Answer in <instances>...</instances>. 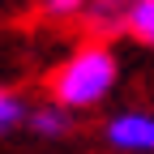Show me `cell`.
<instances>
[{"label":"cell","mask_w":154,"mask_h":154,"mask_svg":"<svg viewBox=\"0 0 154 154\" xmlns=\"http://www.w3.org/2000/svg\"><path fill=\"white\" fill-rule=\"evenodd\" d=\"M124 34L154 51V0H133L124 13Z\"/></svg>","instance_id":"cell-5"},{"label":"cell","mask_w":154,"mask_h":154,"mask_svg":"<svg viewBox=\"0 0 154 154\" xmlns=\"http://www.w3.org/2000/svg\"><path fill=\"white\" fill-rule=\"evenodd\" d=\"M124 13H128V5H107V0H99V5H86L82 26L90 30V38L111 43V34H124Z\"/></svg>","instance_id":"cell-3"},{"label":"cell","mask_w":154,"mask_h":154,"mask_svg":"<svg viewBox=\"0 0 154 154\" xmlns=\"http://www.w3.org/2000/svg\"><path fill=\"white\" fill-rule=\"evenodd\" d=\"M116 82H120L116 47L103 38H86L47 73V94L64 111H90L116 90Z\"/></svg>","instance_id":"cell-1"},{"label":"cell","mask_w":154,"mask_h":154,"mask_svg":"<svg viewBox=\"0 0 154 154\" xmlns=\"http://www.w3.org/2000/svg\"><path fill=\"white\" fill-rule=\"evenodd\" d=\"M26 120H30V107H26L22 99H17L13 90H5V86H0V133H9V128H22Z\"/></svg>","instance_id":"cell-6"},{"label":"cell","mask_w":154,"mask_h":154,"mask_svg":"<svg viewBox=\"0 0 154 154\" xmlns=\"http://www.w3.org/2000/svg\"><path fill=\"white\" fill-rule=\"evenodd\" d=\"M82 13H86L82 0H51V5H43V17H51V22H69V17L82 22Z\"/></svg>","instance_id":"cell-7"},{"label":"cell","mask_w":154,"mask_h":154,"mask_svg":"<svg viewBox=\"0 0 154 154\" xmlns=\"http://www.w3.org/2000/svg\"><path fill=\"white\" fill-rule=\"evenodd\" d=\"M26 128L34 133V137H47V141H60L73 133V111L56 107V103H43V107H30V120Z\"/></svg>","instance_id":"cell-4"},{"label":"cell","mask_w":154,"mask_h":154,"mask_svg":"<svg viewBox=\"0 0 154 154\" xmlns=\"http://www.w3.org/2000/svg\"><path fill=\"white\" fill-rule=\"evenodd\" d=\"M103 141L111 150H120V154H154V111L124 107V111L107 116Z\"/></svg>","instance_id":"cell-2"}]
</instances>
